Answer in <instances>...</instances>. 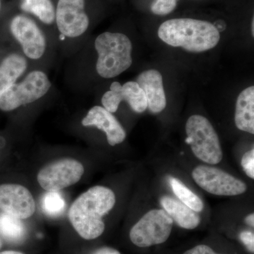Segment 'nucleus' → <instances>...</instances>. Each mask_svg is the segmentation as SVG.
Returning a JSON list of instances; mask_svg holds the SVG:
<instances>
[{
    "label": "nucleus",
    "mask_w": 254,
    "mask_h": 254,
    "mask_svg": "<svg viewBox=\"0 0 254 254\" xmlns=\"http://www.w3.org/2000/svg\"><path fill=\"white\" fill-rule=\"evenodd\" d=\"M115 202V193L109 188L92 187L73 202L68 211V219L82 238L94 240L104 232L103 218L113 208Z\"/></svg>",
    "instance_id": "f257e3e1"
},
{
    "label": "nucleus",
    "mask_w": 254,
    "mask_h": 254,
    "mask_svg": "<svg viewBox=\"0 0 254 254\" xmlns=\"http://www.w3.org/2000/svg\"><path fill=\"white\" fill-rule=\"evenodd\" d=\"M158 34L164 43L181 47L190 53L213 49L220 41V32L213 23L192 18H174L160 25Z\"/></svg>",
    "instance_id": "f03ea898"
},
{
    "label": "nucleus",
    "mask_w": 254,
    "mask_h": 254,
    "mask_svg": "<svg viewBox=\"0 0 254 254\" xmlns=\"http://www.w3.org/2000/svg\"><path fill=\"white\" fill-rule=\"evenodd\" d=\"M95 48L97 72L101 77H116L131 66L132 43L126 35L105 32L97 37Z\"/></svg>",
    "instance_id": "7ed1b4c3"
},
{
    "label": "nucleus",
    "mask_w": 254,
    "mask_h": 254,
    "mask_svg": "<svg viewBox=\"0 0 254 254\" xmlns=\"http://www.w3.org/2000/svg\"><path fill=\"white\" fill-rule=\"evenodd\" d=\"M186 142L192 152L203 163L216 165L221 161L222 150L216 131L208 119L192 115L186 124Z\"/></svg>",
    "instance_id": "20e7f679"
},
{
    "label": "nucleus",
    "mask_w": 254,
    "mask_h": 254,
    "mask_svg": "<svg viewBox=\"0 0 254 254\" xmlns=\"http://www.w3.org/2000/svg\"><path fill=\"white\" fill-rule=\"evenodd\" d=\"M48 76L41 71L28 73L24 80L14 83L0 95V110L12 111L43 98L51 88Z\"/></svg>",
    "instance_id": "39448f33"
},
{
    "label": "nucleus",
    "mask_w": 254,
    "mask_h": 254,
    "mask_svg": "<svg viewBox=\"0 0 254 254\" xmlns=\"http://www.w3.org/2000/svg\"><path fill=\"white\" fill-rule=\"evenodd\" d=\"M173 220L163 209L150 210L130 231L132 243L141 248L166 242L173 230Z\"/></svg>",
    "instance_id": "423d86ee"
},
{
    "label": "nucleus",
    "mask_w": 254,
    "mask_h": 254,
    "mask_svg": "<svg viewBox=\"0 0 254 254\" xmlns=\"http://www.w3.org/2000/svg\"><path fill=\"white\" fill-rule=\"evenodd\" d=\"M83 173L82 163L74 159L64 158L43 167L37 180L47 191H59L79 182Z\"/></svg>",
    "instance_id": "0eeeda50"
},
{
    "label": "nucleus",
    "mask_w": 254,
    "mask_h": 254,
    "mask_svg": "<svg viewBox=\"0 0 254 254\" xmlns=\"http://www.w3.org/2000/svg\"><path fill=\"white\" fill-rule=\"evenodd\" d=\"M195 183L209 193L232 196L245 193L247 185L223 170L207 165H199L193 170Z\"/></svg>",
    "instance_id": "6e6552de"
},
{
    "label": "nucleus",
    "mask_w": 254,
    "mask_h": 254,
    "mask_svg": "<svg viewBox=\"0 0 254 254\" xmlns=\"http://www.w3.org/2000/svg\"><path fill=\"white\" fill-rule=\"evenodd\" d=\"M85 0H59L55 20L58 29L65 37L77 38L89 26V18L84 11Z\"/></svg>",
    "instance_id": "1a4fd4ad"
},
{
    "label": "nucleus",
    "mask_w": 254,
    "mask_h": 254,
    "mask_svg": "<svg viewBox=\"0 0 254 254\" xmlns=\"http://www.w3.org/2000/svg\"><path fill=\"white\" fill-rule=\"evenodd\" d=\"M10 30L26 56L32 60H38L43 57L46 49V38L33 20L18 15L11 21Z\"/></svg>",
    "instance_id": "9d476101"
},
{
    "label": "nucleus",
    "mask_w": 254,
    "mask_h": 254,
    "mask_svg": "<svg viewBox=\"0 0 254 254\" xmlns=\"http://www.w3.org/2000/svg\"><path fill=\"white\" fill-rule=\"evenodd\" d=\"M123 100L136 113H143L148 108L144 92L136 81L127 82L123 86L119 82H113L110 91L103 95L101 101L105 110L115 113Z\"/></svg>",
    "instance_id": "9b49d317"
},
{
    "label": "nucleus",
    "mask_w": 254,
    "mask_h": 254,
    "mask_svg": "<svg viewBox=\"0 0 254 254\" xmlns=\"http://www.w3.org/2000/svg\"><path fill=\"white\" fill-rule=\"evenodd\" d=\"M0 210L21 220L29 218L36 211V203L31 192L22 185H0Z\"/></svg>",
    "instance_id": "f8f14e48"
},
{
    "label": "nucleus",
    "mask_w": 254,
    "mask_h": 254,
    "mask_svg": "<svg viewBox=\"0 0 254 254\" xmlns=\"http://www.w3.org/2000/svg\"><path fill=\"white\" fill-rule=\"evenodd\" d=\"M81 123L83 126L95 127L104 131L108 143L112 146L123 143L126 138V132L118 120L103 107L92 108Z\"/></svg>",
    "instance_id": "ddd939ff"
},
{
    "label": "nucleus",
    "mask_w": 254,
    "mask_h": 254,
    "mask_svg": "<svg viewBox=\"0 0 254 254\" xmlns=\"http://www.w3.org/2000/svg\"><path fill=\"white\" fill-rule=\"evenodd\" d=\"M136 82L144 92L150 112L161 113L167 104L161 73L155 69L147 70L138 75Z\"/></svg>",
    "instance_id": "4468645a"
},
{
    "label": "nucleus",
    "mask_w": 254,
    "mask_h": 254,
    "mask_svg": "<svg viewBox=\"0 0 254 254\" xmlns=\"http://www.w3.org/2000/svg\"><path fill=\"white\" fill-rule=\"evenodd\" d=\"M160 203L164 210L182 228L193 230L199 225V215L180 200L165 195L160 199Z\"/></svg>",
    "instance_id": "2eb2a0df"
},
{
    "label": "nucleus",
    "mask_w": 254,
    "mask_h": 254,
    "mask_svg": "<svg viewBox=\"0 0 254 254\" xmlns=\"http://www.w3.org/2000/svg\"><path fill=\"white\" fill-rule=\"evenodd\" d=\"M235 125L241 131L254 133V86L241 92L237 98Z\"/></svg>",
    "instance_id": "dca6fc26"
},
{
    "label": "nucleus",
    "mask_w": 254,
    "mask_h": 254,
    "mask_svg": "<svg viewBox=\"0 0 254 254\" xmlns=\"http://www.w3.org/2000/svg\"><path fill=\"white\" fill-rule=\"evenodd\" d=\"M27 68V62L23 57L11 54L5 58L0 64V95L16 83Z\"/></svg>",
    "instance_id": "f3484780"
},
{
    "label": "nucleus",
    "mask_w": 254,
    "mask_h": 254,
    "mask_svg": "<svg viewBox=\"0 0 254 254\" xmlns=\"http://www.w3.org/2000/svg\"><path fill=\"white\" fill-rule=\"evenodd\" d=\"M26 230L21 219L0 213V236L11 243L21 242L26 236Z\"/></svg>",
    "instance_id": "a211bd4d"
},
{
    "label": "nucleus",
    "mask_w": 254,
    "mask_h": 254,
    "mask_svg": "<svg viewBox=\"0 0 254 254\" xmlns=\"http://www.w3.org/2000/svg\"><path fill=\"white\" fill-rule=\"evenodd\" d=\"M21 9L31 13L46 24H51L55 20V9L50 0H23Z\"/></svg>",
    "instance_id": "6ab92c4d"
},
{
    "label": "nucleus",
    "mask_w": 254,
    "mask_h": 254,
    "mask_svg": "<svg viewBox=\"0 0 254 254\" xmlns=\"http://www.w3.org/2000/svg\"><path fill=\"white\" fill-rule=\"evenodd\" d=\"M169 183L174 193L182 203L196 213L203 210V203L201 199L188 187L185 186L180 180L175 177H170L169 178Z\"/></svg>",
    "instance_id": "aec40b11"
},
{
    "label": "nucleus",
    "mask_w": 254,
    "mask_h": 254,
    "mask_svg": "<svg viewBox=\"0 0 254 254\" xmlns=\"http://www.w3.org/2000/svg\"><path fill=\"white\" fill-rule=\"evenodd\" d=\"M41 205L46 215L58 217L64 213L66 204L64 198L59 192L48 191L42 198Z\"/></svg>",
    "instance_id": "412c9836"
},
{
    "label": "nucleus",
    "mask_w": 254,
    "mask_h": 254,
    "mask_svg": "<svg viewBox=\"0 0 254 254\" xmlns=\"http://www.w3.org/2000/svg\"><path fill=\"white\" fill-rule=\"evenodd\" d=\"M242 168L244 171L247 174V176L251 179H254V149L249 150L248 152L245 153L242 158Z\"/></svg>",
    "instance_id": "4be33fe9"
},
{
    "label": "nucleus",
    "mask_w": 254,
    "mask_h": 254,
    "mask_svg": "<svg viewBox=\"0 0 254 254\" xmlns=\"http://www.w3.org/2000/svg\"><path fill=\"white\" fill-rule=\"evenodd\" d=\"M240 240L245 247L248 249L251 253L254 252V232L250 231H244L241 232L240 235Z\"/></svg>",
    "instance_id": "5701e85b"
},
{
    "label": "nucleus",
    "mask_w": 254,
    "mask_h": 254,
    "mask_svg": "<svg viewBox=\"0 0 254 254\" xmlns=\"http://www.w3.org/2000/svg\"><path fill=\"white\" fill-rule=\"evenodd\" d=\"M183 254H219L215 253L210 247L206 245H198L193 249L187 251Z\"/></svg>",
    "instance_id": "b1692460"
},
{
    "label": "nucleus",
    "mask_w": 254,
    "mask_h": 254,
    "mask_svg": "<svg viewBox=\"0 0 254 254\" xmlns=\"http://www.w3.org/2000/svg\"><path fill=\"white\" fill-rule=\"evenodd\" d=\"M93 254H121L118 250L110 247H103L99 250L95 251Z\"/></svg>",
    "instance_id": "393cba45"
},
{
    "label": "nucleus",
    "mask_w": 254,
    "mask_h": 254,
    "mask_svg": "<svg viewBox=\"0 0 254 254\" xmlns=\"http://www.w3.org/2000/svg\"><path fill=\"white\" fill-rule=\"evenodd\" d=\"M246 223L247 225H250V226L254 227V213L250 214L245 219Z\"/></svg>",
    "instance_id": "a878e982"
},
{
    "label": "nucleus",
    "mask_w": 254,
    "mask_h": 254,
    "mask_svg": "<svg viewBox=\"0 0 254 254\" xmlns=\"http://www.w3.org/2000/svg\"><path fill=\"white\" fill-rule=\"evenodd\" d=\"M0 254H24L21 252H16V251H4V252H0Z\"/></svg>",
    "instance_id": "bb28decb"
},
{
    "label": "nucleus",
    "mask_w": 254,
    "mask_h": 254,
    "mask_svg": "<svg viewBox=\"0 0 254 254\" xmlns=\"http://www.w3.org/2000/svg\"><path fill=\"white\" fill-rule=\"evenodd\" d=\"M252 36H254V19L253 18V20H252Z\"/></svg>",
    "instance_id": "cd10ccee"
},
{
    "label": "nucleus",
    "mask_w": 254,
    "mask_h": 254,
    "mask_svg": "<svg viewBox=\"0 0 254 254\" xmlns=\"http://www.w3.org/2000/svg\"><path fill=\"white\" fill-rule=\"evenodd\" d=\"M60 39L62 40V41H64V40L65 39V36H64V35H63V34L60 35Z\"/></svg>",
    "instance_id": "c85d7f7f"
},
{
    "label": "nucleus",
    "mask_w": 254,
    "mask_h": 254,
    "mask_svg": "<svg viewBox=\"0 0 254 254\" xmlns=\"http://www.w3.org/2000/svg\"><path fill=\"white\" fill-rule=\"evenodd\" d=\"M1 247H2V242L0 240V250H1Z\"/></svg>",
    "instance_id": "c756f323"
},
{
    "label": "nucleus",
    "mask_w": 254,
    "mask_h": 254,
    "mask_svg": "<svg viewBox=\"0 0 254 254\" xmlns=\"http://www.w3.org/2000/svg\"><path fill=\"white\" fill-rule=\"evenodd\" d=\"M170 1H177L178 0H170Z\"/></svg>",
    "instance_id": "7c9ffc66"
}]
</instances>
